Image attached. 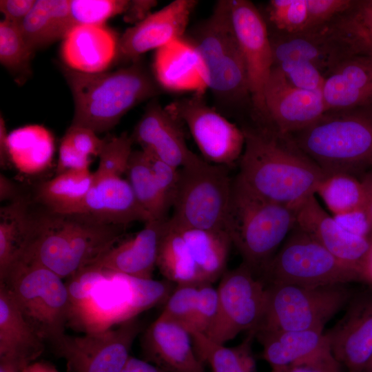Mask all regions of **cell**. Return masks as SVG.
Here are the masks:
<instances>
[{"label": "cell", "mask_w": 372, "mask_h": 372, "mask_svg": "<svg viewBox=\"0 0 372 372\" xmlns=\"http://www.w3.org/2000/svg\"><path fill=\"white\" fill-rule=\"evenodd\" d=\"M238 184L266 200L293 209L315 195L325 176L290 134L244 129Z\"/></svg>", "instance_id": "obj_1"}, {"label": "cell", "mask_w": 372, "mask_h": 372, "mask_svg": "<svg viewBox=\"0 0 372 372\" xmlns=\"http://www.w3.org/2000/svg\"><path fill=\"white\" fill-rule=\"evenodd\" d=\"M125 228L82 214L48 211L34 216L32 234L19 256L68 278L118 243Z\"/></svg>", "instance_id": "obj_2"}, {"label": "cell", "mask_w": 372, "mask_h": 372, "mask_svg": "<svg viewBox=\"0 0 372 372\" xmlns=\"http://www.w3.org/2000/svg\"><path fill=\"white\" fill-rule=\"evenodd\" d=\"M63 73L74 99L71 125L96 134L114 128L130 110L160 91L154 75L140 59L111 72L83 73L65 65Z\"/></svg>", "instance_id": "obj_3"}, {"label": "cell", "mask_w": 372, "mask_h": 372, "mask_svg": "<svg viewBox=\"0 0 372 372\" xmlns=\"http://www.w3.org/2000/svg\"><path fill=\"white\" fill-rule=\"evenodd\" d=\"M371 107V106H369ZM327 111L307 127L290 134L324 175L372 167V109Z\"/></svg>", "instance_id": "obj_4"}, {"label": "cell", "mask_w": 372, "mask_h": 372, "mask_svg": "<svg viewBox=\"0 0 372 372\" xmlns=\"http://www.w3.org/2000/svg\"><path fill=\"white\" fill-rule=\"evenodd\" d=\"M198 52L207 88L224 105L250 99L248 76L231 20L230 0H220L211 14L184 36Z\"/></svg>", "instance_id": "obj_5"}, {"label": "cell", "mask_w": 372, "mask_h": 372, "mask_svg": "<svg viewBox=\"0 0 372 372\" xmlns=\"http://www.w3.org/2000/svg\"><path fill=\"white\" fill-rule=\"evenodd\" d=\"M296 224V209L262 198L234 180L227 231L257 275Z\"/></svg>", "instance_id": "obj_6"}, {"label": "cell", "mask_w": 372, "mask_h": 372, "mask_svg": "<svg viewBox=\"0 0 372 372\" xmlns=\"http://www.w3.org/2000/svg\"><path fill=\"white\" fill-rule=\"evenodd\" d=\"M0 282L12 293L23 315L52 347L66 335L70 302L63 278L23 255L10 265Z\"/></svg>", "instance_id": "obj_7"}, {"label": "cell", "mask_w": 372, "mask_h": 372, "mask_svg": "<svg viewBox=\"0 0 372 372\" xmlns=\"http://www.w3.org/2000/svg\"><path fill=\"white\" fill-rule=\"evenodd\" d=\"M172 290V282L168 280L142 279L110 272L90 298L70 311L68 324L85 333L104 331L165 303Z\"/></svg>", "instance_id": "obj_8"}, {"label": "cell", "mask_w": 372, "mask_h": 372, "mask_svg": "<svg viewBox=\"0 0 372 372\" xmlns=\"http://www.w3.org/2000/svg\"><path fill=\"white\" fill-rule=\"evenodd\" d=\"M259 274L268 285L320 287L363 282L359 272L296 224Z\"/></svg>", "instance_id": "obj_9"}, {"label": "cell", "mask_w": 372, "mask_h": 372, "mask_svg": "<svg viewBox=\"0 0 372 372\" xmlns=\"http://www.w3.org/2000/svg\"><path fill=\"white\" fill-rule=\"evenodd\" d=\"M353 294L346 285H268L264 313L255 333L323 330Z\"/></svg>", "instance_id": "obj_10"}, {"label": "cell", "mask_w": 372, "mask_h": 372, "mask_svg": "<svg viewBox=\"0 0 372 372\" xmlns=\"http://www.w3.org/2000/svg\"><path fill=\"white\" fill-rule=\"evenodd\" d=\"M225 167L200 158L180 168L169 221L182 227L227 231L233 183Z\"/></svg>", "instance_id": "obj_11"}, {"label": "cell", "mask_w": 372, "mask_h": 372, "mask_svg": "<svg viewBox=\"0 0 372 372\" xmlns=\"http://www.w3.org/2000/svg\"><path fill=\"white\" fill-rule=\"evenodd\" d=\"M217 291V314L205 335L225 344L242 331H255L264 313L267 287L254 271L242 262L225 271Z\"/></svg>", "instance_id": "obj_12"}, {"label": "cell", "mask_w": 372, "mask_h": 372, "mask_svg": "<svg viewBox=\"0 0 372 372\" xmlns=\"http://www.w3.org/2000/svg\"><path fill=\"white\" fill-rule=\"evenodd\" d=\"M165 109L187 125L205 161L227 167L240 159L243 130L209 107L203 95L176 99Z\"/></svg>", "instance_id": "obj_13"}, {"label": "cell", "mask_w": 372, "mask_h": 372, "mask_svg": "<svg viewBox=\"0 0 372 372\" xmlns=\"http://www.w3.org/2000/svg\"><path fill=\"white\" fill-rule=\"evenodd\" d=\"M142 324L137 318L116 328L65 335L53 349L66 362L68 372H122Z\"/></svg>", "instance_id": "obj_14"}, {"label": "cell", "mask_w": 372, "mask_h": 372, "mask_svg": "<svg viewBox=\"0 0 372 372\" xmlns=\"http://www.w3.org/2000/svg\"><path fill=\"white\" fill-rule=\"evenodd\" d=\"M234 29L246 65L251 103L262 122L265 88L273 67L268 28L250 1L230 0Z\"/></svg>", "instance_id": "obj_15"}, {"label": "cell", "mask_w": 372, "mask_h": 372, "mask_svg": "<svg viewBox=\"0 0 372 372\" xmlns=\"http://www.w3.org/2000/svg\"><path fill=\"white\" fill-rule=\"evenodd\" d=\"M265 117L260 128L291 134L310 125L327 112L322 91L292 85L272 67L265 88Z\"/></svg>", "instance_id": "obj_16"}, {"label": "cell", "mask_w": 372, "mask_h": 372, "mask_svg": "<svg viewBox=\"0 0 372 372\" xmlns=\"http://www.w3.org/2000/svg\"><path fill=\"white\" fill-rule=\"evenodd\" d=\"M269 34L273 65L287 59L304 60L327 77L340 62L354 55L334 19L298 33Z\"/></svg>", "instance_id": "obj_17"}, {"label": "cell", "mask_w": 372, "mask_h": 372, "mask_svg": "<svg viewBox=\"0 0 372 372\" xmlns=\"http://www.w3.org/2000/svg\"><path fill=\"white\" fill-rule=\"evenodd\" d=\"M345 308L325 334L333 357L347 372H364L372 358V287L353 294Z\"/></svg>", "instance_id": "obj_18"}, {"label": "cell", "mask_w": 372, "mask_h": 372, "mask_svg": "<svg viewBox=\"0 0 372 372\" xmlns=\"http://www.w3.org/2000/svg\"><path fill=\"white\" fill-rule=\"evenodd\" d=\"M197 1L175 0L127 28L118 41V57L134 62L141 55L183 37Z\"/></svg>", "instance_id": "obj_19"}, {"label": "cell", "mask_w": 372, "mask_h": 372, "mask_svg": "<svg viewBox=\"0 0 372 372\" xmlns=\"http://www.w3.org/2000/svg\"><path fill=\"white\" fill-rule=\"evenodd\" d=\"M296 225L309 234L340 261L363 278L372 240L344 229L318 203L315 195L296 209Z\"/></svg>", "instance_id": "obj_20"}, {"label": "cell", "mask_w": 372, "mask_h": 372, "mask_svg": "<svg viewBox=\"0 0 372 372\" xmlns=\"http://www.w3.org/2000/svg\"><path fill=\"white\" fill-rule=\"evenodd\" d=\"M181 122L156 101L149 103L132 134L134 142L160 160L178 169L200 157L188 147Z\"/></svg>", "instance_id": "obj_21"}, {"label": "cell", "mask_w": 372, "mask_h": 372, "mask_svg": "<svg viewBox=\"0 0 372 372\" xmlns=\"http://www.w3.org/2000/svg\"><path fill=\"white\" fill-rule=\"evenodd\" d=\"M141 347L144 360L167 372H205L189 331L162 314L144 332Z\"/></svg>", "instance_id": "obj_22"}, {"label": "cell", "mask_w": 372, "mask_h": 372, "mask_svg": "<svg viewBox=\"0 0 372 372\" xmlns=\"http://www.w3.org/2000/svg\"><path fill=\"white\" fill-rule=\"evenodd\" d=\"M168 218L151 220L135 236L116 243L89 265L142 279H152Z\"/></svg>", "instance_id": "obj_23"}, {"label": "cell", "mask_w": 372, "mask_h": 372, "mask_svg": "<svg viewBox=\"0 0 372 372\" xmlns=\"http://www.w3.org/2000/svg\"><path fill=\"white\" fill-rule=\"evenodd\" d=\"M81 205L82 214L107 223L127 227L134 222L146 223L149 215L141 207L127 179L118 176L95 175Z\"/></svg>", "instance_id": "obj_24"}, {"label": "cell", "mask_w": 372, "mask_h": 372, "mask_svg": "<svg viewBox=\"0 0 372 372\" xmlns=\"http://www.w3.org/2000/svg\"><path fill=\"white\" fill-rule=\"evenodd\" d=\"M118 41L105 25H79L62 39L61 56L65 65L83 73L105 72L118 57Z\"/></svg>", "instance_id": "obj_25"}, {"label": "cell", "mask_w": 372, "mask_h": 372, "mask_svg": "<svg viewBox=\"0 0 372 372\" xmlns=\"http://www.w3.org/2000/svg\"><path fill=\"white\" fill-rule=\"evenodd\" d=\"M152 68L155 80L165 90L203 95L207 89L200 58L185 37L157 49Z\"/></svg>", "instance_id": "obj_26"}, {"label": "cell", "mask_w": 372, "mask_h": 372, "mask_svg": "<svg viewBox=\"0 0 372 372\" xmlns=\"http://www.w3.org/2000/svg\"><path fill=\"white\" fill-rule=\"evenodd\" d=\"M322 95L327 111L372 106V56L340 62L325 78Z\"/></svg>", "instance_id": "obj_27"}, {"label": "cell", "mask_w": 372, "mask_h": 372, "mask_svg": "<svg viewBox=\"0 0 372 372\" xmlns=\"http://www.w3.org/2000/svg\"><path fill=\"white\" fill-rule=\"evenodd\" d=\"M44 349V340L26 319L6 286L0 282V359L29 365Z\"/></svg>", "instance_id": "obj_28"}, {"label": "cell", "mask_w": 372, "mask_h": 372, "mask_svg": "<svg viewBox=\"0 0 372 372\" xmlns=\"http://www.w3.org/2000/svg\"><path fill=\"white\" fill-rule=\"evenodd\" d=\"M256 337L262 346V358L271 368L293 364L329 347L323 330L262 331Z\"/></svg>", "instance_id": "obj_29"}, {"label": "cell", "mask_w": 372, "mask_h": 372, "mask_svg": "<svg viewBox=\"0 0 372 372\" xmlns=\"http://www.w3.org/2000/svg\"><path fill=\"white\" fill-rule=\"evenodd\" d=\"M19 25L28 45L34 52L63 39L74 28L70 0H36Z\"/></svg>", "instance_id": "obj_30"}, {"label": "cell", "mask_w": 372, "mask_h": 372, "mask_svg": "<svg viewBox=\"0 0 372 372\" xmlns=\"http://www.w3.org/2000/svg\"><path fill=\"white\" fill-rule=\"evenodd\" d=\"M7 148L11 165L23 174H35L50 165L54 139L43 125H27L8 133Z\"/></svg>", "instance_id": "obj_31"}, {"label": "cell", "mask_w": 372, "mask_h": 372, "mask_svg": "<svg viewBox=\"0 0 372 372\" xmlns=\"http://www.w3.org/2000/svg\"><path fill=\"white\" fill-rule=\"evenodd\" d=\"M174 226L183 238L206 284H212L225 273L232 243L225 231Z\"/></svg>", "instance_id": "obj_32"}, {"label": "cell", "mask_w": 372, "mask_h": 372, "mask_svg": "<svg viewBox=\"0 0 372 372\" xmlns=\"http://www.w3.org/2000/svg\"><path fill=\"white\" fill-rule=\"evenodd\" d=\"M90 169H69L41 183L36 191L38 202L54 214H74L93 183Z\"/></svg>", "instance_id": "obj_33"}, {"label": "cell", "mask_w": 372, "mask_h": 372, "mask_svg": "<svg viewBox=\"0 0 372 372\" xmlns=\"http://www.w3.org/2000/svg\"><path fill=\"white\" fill-rule=\"evenodd\" d=\"M34 216L19 196L0 209V280L21 253L33 229Z\"/></svg>", "instance_id": "obj_34"}, {"label": "cell", "mask_w": 372, "mask_h": 372, "mask_svg": "<svg viewBox=\"0 0 372 372\" xmlns=\"http://www.w3.org/2000/svg\"><path fill=\"white\" fill-rule=\"evenodd\" d=\"M156 267L166 280L178 285H207L178 230L169 221Z\"/></svg>", "instance_id": "obj_35"}, {"label": "cell", "mask_w": 372, "mask_h": 372, "mask_svg": "<svg viewBox=\"0 0 372 372\" xmlns=\"http://www.w3.org/2000/svg\"><path fill=\"white\" fill-rule=\"evenodd\" d=\"M196 353L203 363H208L213 372H256L251 344L255 331L238 345L227 347L209 338L205 334L191 333Z\"/></svg>", "instance_id": "obj_36"}, {"label": "cell", "mask_w": 372, "mask_h": 372, "mask_svg": "<svg viewBox=\"0 0 372 372\" xmlns=\"http://www.w3.org/2000/svg\"><path fill=\"white\" fill-rule=\"evenodd\" d=\"M136 200L150 220L165 219L170 208L165 202L153 174L147 154L132 151L125 172Z\"/></svg>", "instance_id": "obj_37"}, {"label": "cell", "mask_w": 372, "mask_h": 372, "mask_svg": "<svg viewBox=\"0 0 372 372\" xmlns=\"http://www.w3.org/2000/svg\"><path fill=\"white\" fill-rule=\"evenodd\" d=\"M316 194L320 196L333 216L364 207L362 183L351 174L339 172L325 175Z\"/></svg>", "instance_id": "obj_38"}, {"label": "cell", "mask_w": 372, "mask_h": 372, "mask_svg": "<svg viewBox=\"0 0 372 372\" xmlns=\"http://www.w3.org/2000/svg\"><path fill=\"white\" fill-rule=\"evenodd\" d=\"M34 51L28 45L19 23L3 19L0 21V62L19 80L30 74Z\"/></svg>", "instance_id": "obj_39"}, {"label": "cell", "mask_w": 372, "mask_h": 372, "mask_svg": "<svg viewBox=\"0 0 372 372\" xmlns=\"http://www.w3.org/2000/svg\"><path fill=\"white\" fill-rule=\"evenodd\" d=\"M335 22L355 55L372 56V9L363 1H356Z\"/></svg>", "instance_id": "obj_40"}, {"label": "cell", "mask_w": 372, "mask_h": 372, "mask_svg": "<svg viewBox=\"0 0 372 372\" xmlns=\"http://www.w3.org/2000/svg\"><path fill=\"white\" fill-rule=\"evenodd\" d=\"M129 0H70V10L74 27L79 25H105L118 14H124Z\"/></svg>", "instance_id": "obj_41"}, {"label": "cell", "mask_w": 372, "mask_h": 372, "mask_svg": "<svg viewBox=\"0 0 372 372\" xmlns=\"http://www.w3.org/2000/svg\"><path fill=\"white\" fill-rule=\"evenodd\" d=\"M267 13L276 32L295 34L308 29L307 0H271Z\"/></svg>", "instance_id": "obj_42"}, {"label": "cell", "mask_w": 372, "mask_h": 372, "mask_svg": "<svg viewBox=\"0 0 372 372\" xmlns=\"http://www.w3.org/2000/svg\"><path fill=\"white\" fill-rule=\"evenodd\" d=\"M133 143L132 136L126 132L105 138V143L99 156V165L94 174L118 176L125 174L133 151Z\"/></svg>", "instance_id": "obj_43"}, {"label": "cell", "mask_w": 372, "mask_h": 372, "mask_svg": "<svg viewBox=\"0 0 372 372\" xmlns=\"http://www.w3.org/2000/svg\"><path fill=\"white\" fill-rule=\"evenodd\" d=\"M109 273L87 265L67 278L65 284L69 297L70 313L90 298L94 290L106 280Z\"/></svg>", "instance_id": "obj_44"}, {"label": "cell", "mask_w": 372, "mask_h": 372, "mask_svg": "<svg viewBox=\"0 0 372 372\" xmlns=\"http://www.w3.org/2000/svg\"><path fill=\"white\" fill-rule=\"evenodd\" d=\"M198 288L194 285H178L165 302L161 314L189 331Z\"/></svg>", "instance_id": "obj_45"}, {"label": "cell", "mask_w": 372, "mask_h": 372, "mask_svg": "<svg viewBox=\"0 0 372 372\" xmlns=\"http://www.w3.org/2000/svg\"><path fill=\"white\" fill-rule=\"evenodd\" d=\"M294 87L309 91H322L324 75L311 63L300 59H287L273 65Z\"/></svg>", "instance_id": "obj_46"}, {"label": "cell", "mask_w": 372, "mask_h": 372, "mask_svg": "<svg viewBox=\"0 0 372 372\" xmlns=\"http://www.w3.org/2000/svg\"><path fill=\"white\" fill-rule=\"evenodd\" d=\"M218 307L217 289L213 287L211 284L199 286L190 333L206 334L216 316Z\"/></svg>", "instance_id": "obj_47"}, {"label": "cell", "mask_w": 372, "mask_h": 372, "mask_svg": "<svg viewBox=\"0 0 372 372\" xmlns=\"http://www.w3.org/2000/svg\"><path fill=\"white\" fill-rule=\"evenodd\" d=\"M356 1L351 0H307L308 29L333 21L349 10Z\"/></svg>", "instance_id": "obj_48"}, {"label": "cell", "mask_w": 372, "mask_h": 372, "mask_svg": "<svg viewBox=\"0 0 372 372\" xmlns=\"http://www.w3.org/2000/svg\"><path fill=\"white\" fill-rule=\"evenodd\" d=\"M147 155L151 168L165 202L172 207L176 194L180 169L175 167L143 150Z\"/></svg>", "instance_id": "obj_49"}, {"label": "cell", "mask_w": 372, "mask_h": 372, "mask_svg": "<svg viewBox=\"0 0 372 372\" xmlns=\"http://www.w3.org/2000/svg\"><path fill=\"white\" fill-rule=\"evenodd\" d=\"M61 139L79 153L91 158L99 156L105 143V138H100L92 130L74 125L69 127Z\"/></svg>", "instance_id": "obj_50"}, {"label": "cell", "mask_w": 372, "mask_h": 372, "mask_svg": "<svg viewBox=\"0 0 372 372\" xmlns=\"http://www.w3.org/2000/svg\"><path fill=\"white\" fill-rule=\"evenodd\" d=\"M341 368L329 347L293 364L271 368V372H342Z\"/></svg>", "instance_id": "obj_51"}, {"label": "cell", "mask_w": 372, "mask_h": 372, "mask_svg": "<svg viewBox=\"0 0 372 372\" xmlns=\"http://www.w3.org/2000/svg\"><path fill=\"white\" fill-rule=\"evenodd\" d=\"M333 217L348 232L372 240V225L364 207Z\"/></svg>", "instance_id": "obj_52"}, {"label": "cell", "mask_w": 372, "mask_h": 372, "mask_svg": "<svg viewBox=\"0 0 372 372\" xmlns=\"http://www.w3.org/2000/svg\"><path fill=\"white\" fill-rule=\"evenodd\" d=\"M92 158L76 152L69 143L61 140L56 174L69 169H90Z\"/></svg>", "instance_id": "obj_53"}, {"label": "cell", "mask_w": 372, "mask_h": 372, "mask_svg": "<svg viewBox=\"0 0 372 372\" xmlns=\"http://www.w3.org/2000/svg\"><path fill=\"white\" fill-rule=\"evenodd\" d=\"M35 2V0H1L0 11L5 19L19 24L30 12Z\"/></svg>", "instance_id": "obj_54"}, {"label": "cell", "mask_w": 372, "mask_h": 372, "mask_svg": "<svg viewBox=\"0 0 372 372\" xmlns=\"http://www.w3.org/2000/svg\"><path fill=\"white\" fill-rule=\"evenodd\" d=\"M157 4L154 0H130L129 8L123 14L125 21L136 24L146 18Z\"/></svg>", "instance_id": "obj_55"}, {"label": "cell", "mask_w": 372, "mask_h": 372, "mask_svg": "<svg viewBox=\"0 0 372 372\" xmlns=\"http://www.w3.org/2000/svg\"><path fill=\"white\" fill-rule=\"evenodd\" d=\"M122 372H167L146 361L130 356Z\"/></svg>", "instance_id": "obj_56"}, {"label": "cell", "mask_w": 372, "mask_h": 372, "mask_svg": "<svg viewBox=\"0 0 372 372\" xmlns=\"http://www.w3.org/2000/svg\"><path fill=\"white\" fill-rule=\"evenodd\" d=\"M20 196L17 185L3 174L0 175V200H13Z\"/></svg>", "instance_id": "obj_57"}, {"label": "cell", "mask_w": 372, "mask_h": 372, "mask_svg": "<svg viewBox=\"0 0 372 372\" xmlns=\"http://www.w3.org/2000/svg\"><path fill=\"white\" fill-rule=\"evenodd\" d=\"M8 133L6 127V123L2 114L0 116V163L1 166L6 167L11 165L8 157L7 148V138Z\"/></svg>", "instance_id": "obj_58"}, {"label": "cell", "mask_w": 372, "mask_h": 372, "mask_svg": "<svg viewBox=\"0 0 372 372\" xmlns=\"http://www.w3.org/2000/svg\"><path fill=\"white\" fill-rule=\"evenodd\" d=\"M361 182L365 194L364 208L372 225V167L364 175Z\"/></svg>", "instance_id": "obj_59"}, {"label": "cell", "mask_w": 372, "mask_h": 372, "mask_svg": "<svg viewBox=\"0 0 372 372\" xmlns=\"http://www.w3.org/2000/svg\"><path fill=\"white\" fill-rule=\"evenodd\" d=\"M28 365L12 359H0V372H23Z\"/></svg>", "instance_id": "obj_60"}, {"label": "cell", "mask_w": 372, "mask_h": 372, "mask_svg": "<svg viewBox=\"0 0 372 372\" xmlns=\"http://www.w3.org/2000/svg\"><path fill=\"white\" fill-rule=\"evenodd\" d=\"M23 372H59L51 364L46 362H34L24 369Z\"/></svg>", "instance_id": "obj_61"}, {"label": "cell", "mask_w": 372, "mask_h": 372, "mask_svg": "<svg viewBox=\"0 0 372 372\" xmlns=\"http://www.w3.org/2000/svg\"><path fill=\"white\" fill-rule=\"evenodd\" d=\"M364 282H366L372 287V249L369 256L364 271Z\"/></svg>", "instance_id": "obj_62"}, {"label": "cell", "mask_w": 372, "mask_h": 372, "mask_svg": "<svg viewBox=\"0 0 372 372\" xmlns=\"http://www.w3.org/2000/svg\"><path fill=\"white\" fill-rule=\"evenodd\" d=\"M364 372H372V358Z\"/></svg>", "instance_id": "obj_63"}, {"label": "cell", "mask_w": 372, "mask_h": 372, "mask_svg": "<svg viewBox=\"0 0 372 372\" xmlns=\"http://www.w3.org/2000/svg\"><path fill=\"white\" fill-rule=\"evenodd\" d=\"M365 5L372 9V0L363 1Z\"/></svg>", "instance_id": "obj_64"}]
</instances>
